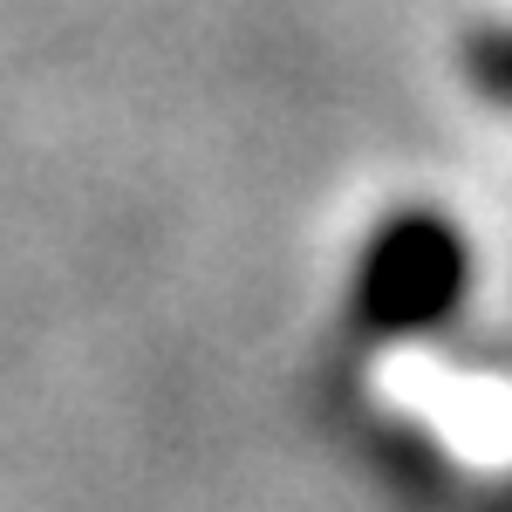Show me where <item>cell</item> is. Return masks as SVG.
Wrapping results in <instances>:
<instances>
[{"mask_svg":"<svg viewBox=\"0 0 512 512\" xmlns=\"http://www.w3.org/2000/svg\"><path fill=\"white\" fill-rule=\"evenodd\" d=\"M478 287L472 233L437 205L383 212L349 267V321L369 342H417L465 315Z\"/></svg>","mask_w":512,"mask_h":512,"instance_id":"obj_1","label":"cell"},{"mask_svg":"<svg viewBox=\"0 0 512 512\" xmlns=\"http://www.w3.org/2000/svg\"><path fill=\"white\" fill-rule=\"evenodd\" d=\"M465 76L499 110H512V28H478V35H465Z\"/></svg>","mask_w":512,"mask_h":512,"instance_id":"obj_2","label":"cell"}]
</instances>
